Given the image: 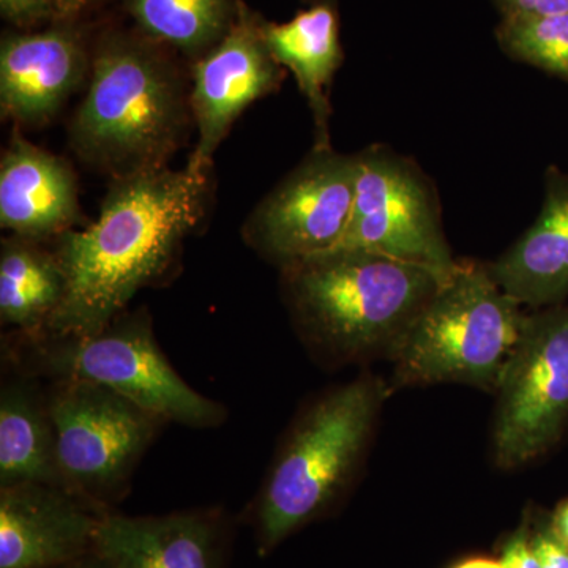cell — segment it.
I'll use <instances>...</instances> for the list:
<instances>
[{
    "instance_id": "1",
    "label": "cell",
    "mask_w": 568,
    "mask_h": 568,
    "mask_svg": "<svg viewBox=\"0 0 568 568\" xmlns=\"http://www.w3.org/2000/svg\"><path fill=\"white\" fill-rule=\"evenodd\" d=\"M207 181L186 166L114 179L97 222L58 237L65 297L39 334H99L122 316L142 287L168 274L203 220Z\"/></svg>"
},
{
    "instance_id": "2",
    "label": "cell",
    "mask_w": 568,
    "mask_h": 568,
    "mask_svg": "<svg viewBox=\"0 0 568 568\" xmlns=\"http://www.w3.org/2000/svg\"><path fill=\"white\" fill-rule=\"evenodd\" d=\"M89 74L70 126L74 152L114 179L164 168L190 110L173 65L145 41L110 36Z\"/></svg>"
},
{
    "instance_id": "3",
    "label": "cell",
    "mask_w": 568,
    "mask_h": 568,
    "mask_svg": "<svg viewBox=\"0 0 568 568\" xmlns=\"http://www.w3.org/2000/svg\"><path fill=\"white\" fill-rule=\"evenodd\" d=\"M282 272L297 324L339 357L394 339L447 278L424 265L364 252L317 254Z\"/></svg>"
},
{
    "instance_id": "4",
    "label": "cell",
    "mask_w": 568,
    "mask_h": 568,
    "mask_svg": "<svg viewBox=\"0 0 568 568\" xmlns=\"http://www.w3.org/2000/svg\"><path fill=\"white\" fill-rule=\"evenodd\" d=\"M384 395L375 379L354 381L328 392L298 418L246 508L245 521L254 530L260 555L323 514L343 491Z\"/></svg>"
},
{
    "instance_id": "5",
    "label": "cell",
    "mask_w": 568,
    "mask_h": 568,
    "mask_svg": "<svg viewBox=\"0 0 568 568\" xmlns=\"http://www.w3.org/2000/svg\"><path fill=\"white\" fill-rule=\"evenodd\" d=\"M3 358L26 375L51 381H82L110 388L170 424L219 428L226 407L194 390L168 361L145 310L119 316L99 334L52 336L13 334Z\"/></svg>"
},
{
    "instance_id": "6",
    "label": "cell",
    "mask_w": 568,
    "mask_h": 568,
    "mask_svg": "<svg viewBox=\"0 0 568 568\" xmlns=\"http://www.w3.org/2000/svg\"><path fill=\"white\" fill-rule=\"evenodd\" d=\"M528 317L496 283L488 265L457 263L392 339L399 379L497 388Z\"/></svg>"
},
{
    "instance_id": "7",
    "label": "cell",
    "mask_w": 568,
    "mask_h": 568,
    "mask_svg": "<svg viewBox=\"0 0 568 568\" xmlns=\"http://www.w3.org/2000/svg\"><path fill=\"white\" fill-rule=\"evenodd\" d=\"M44 392L67 491L102 514L114 510L166 422L82 381H51Z\"/></svg>"
},
{
    "instance_id": "8",
    "label": "cell",
    "mask_w": 568,
    "mask_h": 568,
    "mask_svg": "<svg viewBox=\"0 0 568 568\" xmlns=\"http://www.w3.org/2000/svg\"><path fill=\"white\" fill-rule=\"evenodd\" d=\"M349 224L331 252L381 254L448 276L457 261L444 235L435 186L413 160L387 145L355 153Z\"/></svg>"
},
{
    "instance_id": "9",
    "label": "cell",
    "mask_w": 568,
    "mask_h": 568,
    "mask_svg": "<svg viewBox=\"0 0 568 568\" xmlns=\"http://www.w3.org/2000/svg\"><path fill=\"white\" fill-rule=\"evenodd\" d=\"M354 196L355 156L315 145L250 213L245 244L280 268L331 252L346 233Z\"/></svg>"
},
{
    "instance_id": "10",
    "label": "cell",
    "mask_w": 568,
    "mask_h": 568,
    "mask_svg": "<svg viewBox=\"0 0 568 568\" xmlns=\"http://www.w3.org/2000/svg\"><path fill=\"white\" fill-rule=\"evenodd\" d=\"M497 390L496 463L515 469L547 454L568 422V304L528 317Z\"/></svg>"
},
{
    "instance_id": "11",
    "label": "cell",
    "mask_w": 568,
    "mask_h": 568,
    "mask_svg": "<svg viewBox=\"0 0 568 568\" xmlns=\"http://www.w3.org/2000/svg\"><path fill=\"white\" fill-rule=\"evenodd\" d=\"M264 24L260 14L237 2L230 32L194 63L189 100L197 141L186 163L193 173L209 174L216 149L239 115L282 82V65L268 50Z\"/></svg>"
},
{
    "instance_id": "12",
    "label": "cell",
    "mask_w": 568,
    "mask_h": 568,
    "mask_svg": "<svg viewBox=\"0 0 568 568\" xmlns=\"http://www.w3.org/2000/svg\"><path fill=\"white\" fill-rule=\"evenodd\" d=\"M104 514L61 488H0V568H59L91 555Z\"/></svg>"
},
{
    "instance_id": "13",
    "label": "cell",
    "mask_w": 568,
    "mask_h": 568,
    "mask_svg": "<svg viewBox=\"0 0 568 568\" xmlns=\"http://www.w3.org/2000/svg\"><path fill=\"white\" fill-rule=\"evenodd\" d=\"M230 521L220 508L155 517L108 511L93 552L110 568H226Z\"/></svg>"
},
{
    "instance_id": "14",
    "label": "cell",
    "mask_w": 568,
    "mask_h": 568,
    "mask_svg": "<svg viewBox=\"0 0 568 568\" xmlns=\"http://www.w3.org/2000/svg\"><path fill=\"white\" fill-rule=\"evenodd\" d=\"M91 73L81 36L70 28L9 33L0 43V110L6 119L41 125Z\"/></svg>"
},
{
    "instance_id": "15",
    "label": "cell",
    "mask_w": 568,
    "mask_h": 568,
    "mask_svg": "<svg viewBox=\"0 0 568 568\" xmlns=\"http://www.w3.org/2000/svg\"><path fill=\"white\" fill-rule=\"evenodd\" d=\"M78 186L70 164L21 136L0 162V224L18 237L43 241L71 230Z\"/></svg>"
},
{
    "instance_id": "16",
    "label": "cell",
    "mask_w": 568,
    "mask_h": 568,
    "mask_svg": "<svg viewBox=\"0 0 568 568\" xmlns=\"http://www.w3.org/2000/svg\"><path fill=\"white\" fill-rule=\"evenodd\" d=\"M493 278L519 305H558L568 297V174L549 168L532 226L488 265Z\"/></svg>"
},
{
    "instance_id": "17",
    "label": "cell",
    "mask_w": 568,
    "mask_h": 568,
    "mask_svg": "<svg viewBox=\"0 0 568 568\" xmlns=\"http://www.w3.org/2000/svg\"><path fill=\"white\" fill-rule=\"evenodd\" d=\"M21 484L65 489L47 392L39 377L9 365L0 387V488Z\"/></svg>"
},
{
    "instance_id": "18",
    "label": "cell",
    "mask_w": 568,
    "mask_h": 568,
    "mask_svg": "<svg viewBox=\"0 0 568 568\" xmlns=\"http://www.w3.org/2000/svg\"><path fill=\"white\" fill-rule=\"evenodd\" d=\"M264 37L276 62L294 74L316 129V148H331L328 85L343 61L339 18L327 0L302 10L293 20L267 22Z\"/></svg>"
},
{
    "instance_id": "19",
    "label": "cell",
    "mask_w": 568,
    "mask_h": 568,
    "mask_svg": "<svg viewBox=\"0 0 568 568\" xmlns=\"http://www.w3.org/2000/svg\"><path fill=\"white\" fill-rule=\"evenodd\" d=\"M67 280L58 254L39 241L3 239L0 248V321L14 334H39L65 297Z\"/></svg>"
},
{
    "instance_id": "20",
    "label": "cell",
    "mask_w": 568,
    "mask_h": 568,
    "mask_svg": "<svg viewBox=\"0 0 568 568\" xmlns=\"http://www.w3.org/2000/svg\"><path fill=\"white\" fill-rule=\"evenodd\" d=\"M138 26L151 39L201 59L230 32L234 0H129Z\"/></svg>"
},
{
    "instance_id": "21",
    "label": "cell",
    "mask_w": 568,
    "mask_h": 568,
    "mask_svg": "<svg viewBox=\"0 0 568 568\" xmlns=\"http://www.w3.org/2000/svg\"><path fill=\"white\" fill-rule=\"evenodd\" d=\"M500 50L515 61L568 82V11L548 17L504 18L496 29Z\"/></svg>"
},
{
    "instance_id": "22",
    "label": "cell",
    "mask_w": 568,
    "mask_h": 568,
    "mask_svg": "<svg viewBox=\"0 0 568 568\" xmlns=\"http://www.w3.org/2000/svg\"><path fill=\"white\" fill-rule=\"evenodd\" d=\"M0 11L7 21L22 29L55 18L52 0H0Z\"/></svg>"
},
{
    "instance_id": "23",
    "label": "cell",
    "mask_w": 568,
    "mask_h": 568,
    "mask_svg": "<svg viewBox=\"0 0 568 568\" xmlns=\"http://www.w3.org/2000/svg\"><path fill=\"white\" fill-rule=\"evenodd\" d=\"M500 20L504 18L548 17L567 13L568 0H495Z\"/></svg>"
},
{
    "instance_id": "24",
    "label": "cell",
    "mask_w": 568,
    "mask_h": 568,
    "mask_svg": "<svg viewBox=\"0 0 568 568\" xmlns=\"http://www.w3.org/2000/svg\"><path fill=\"white\" fill-rule=\"evenodd\" d=\"M530 548L541 568H568V547L552 529L538 534Z\"/></svg>"
},
{
    "instance_id": "25",
    "label": "cell",
    "mask_w": 568,
    "mask_h": 568,
    "mask_svg": "<svg viewBox=\"0 0 568 568\" xmlns=\"http://www.w3.org/2000/svg\"><path fill=\"white\" fill-rule=\"evenodd\" d=\"M99 0H52L55 18H71L89 9Z\"/></svg>"
},
{
    "instance_id": "26",
    "label": "cell",
    "mask_w": 568,
    "mask_h": 568,
    "mask_svg": "<svg viewBox=\"0 0 568 568\" xmlns=\"http://www.w3.org/2000/svg\"><path fill=\"white\" fill-rule=\"evenodd\" d=\"M511 545H514L515 551H517L519 567L521 568H541L540 564L534 555L532 548L526 538L523 536H517L511 540Z\"/></svg>"
},
{
    "instance_id": "27",
    "label": "cell",
    "mask_w": 568,
    "mask_h": 568,
    "mask_svg": "<svg viewBox=\"0 0 568 568\" xmlns=\"http://www.w3.org/2000/svg\"><path fill=\"white\" fill-rule=\"evenodd\" d=\"M552 532L568 547V500L560 504L552 518Z\"/></svg>"
},
{
    "instance_id": "28",
    "label": "cell",
    "mask_w": 568,
    "mask_h": 568,
    "mask_svg": "<svg viewBox=\"0 0 568 568\" xmlns=\"http://www.w3.org/2000/svg\"><path fill=\"white\" fill-rule=\"evenodd\" d=\"M59 568H110L103 562L95 552L84 556V558L74 560V562L67 564V566Z\"/></svg>"
},
{
    "instance_id": "29",
    "label": "cell",
    "mask_w": 568,
    "mask_h": 568,
    "mask_svg": "<svg viewBox=\"0 0 568 568\" xmlns=\"http://www.w3.org/2000/svg\"><path fill=\"white\" fill-rule=\"evenodd\" d=\"M457 568H504L503 560L470 559Z\"/></svg>"
},
{
    "instance_id": "30",
    "label": "cell",
    "mask_w": 568,
    "mask_h": 568,
    "mask_svg": "<svg viewBox=\"0 0 568 568\" xmlns=\"http://www.w3.org/2000/svg\"><path fill=\"white\" fill-rule=\"evenodd\" d=\"M504 568H521L519 567L517 551H515L514 545H507L506 551L503 556Z\"/></svg>"
}]
</instances>
